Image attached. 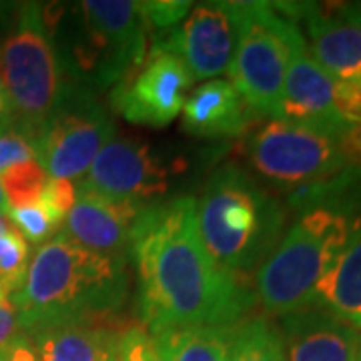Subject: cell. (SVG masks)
Segmentation results:
<instances>
[{"mask_svg": "<svg viewBox=\"0 0 361 361\" xmlns=\"http://www.w3.org/2000/svg\"><path fill=\"white\" fill-rule=\"evenodd\" d=\"M285 361H355L361 331L322 307L281 317Z\"/></svg>", "mask_w": 361, "mask_h": 361, "instance_id": "17", "label": "cell"}, {"mask_svg": "<svg viewBox=\"0 0 361 361\" xmlns=\"http://www.w3.org/2000/svg\"><path fill=\"white\" fill-rule=\"evenodd\" d=\"M307 32V49L317 65L361 104V2L273 4Z\"/></svg>", "mask_w": 361, "mask_h": 361, "instance_id": "11", "label": "cell"}, {"mask_svg": "<svg viewBox=\"0 0 361 361\" xmlns=\"http://www.w3.org/2000/svg\"><path fill=\"white\" fill-rule=\"evenodd\" d=\"M20 334H23V323L13 297L0 291V349L6 348Z\"/></svg>", "mask_w": 361, "mask_h": 361, "instance_id": "29", "label": "cell"}, {"mask_svg": "<svg viewBox=\"0 0 361 361\" xmlns=\"http://www.w3.org/2000/svg\"><path fill=\"white\" fill-rule=\"evenodd\" d=\"M127 259L85 249L65 231L42 243L13 295L23 334L49 323L116 315L129 297Z\"/></svg>", "mask_w": 361, "mask_h": 361, "instance_id": "2", "label": "cell"}, {"mask_svg": "<svg viewBox=\"0 0 361 361\" xmlns=\"http://www.w3.org/2000/svg\"><path fill=\"white\" fill-rule=\"evenodd\" d=\"M8 225H11V219L6 217V213H0V233L4 231Z\"/></svg>", "mask_w": 361, "mask_h": 361, "instance_id": "32", "label": "cell"}, {"mask_svg": "<svg viewBox=\"0 0 361 361\" xmlns=\"http://www.w3.org/2000/svg\"><path fill=\"white\" fill-rule=\"evenodd\" d=\"M30 247L13 223L0 233V291L13 297L25 283Z\"/></svg>", "mask_w": 361, "mask_h": 361, "instance_id": "22", "label": "cell"}, {"mask_svg": "<svg viewBox=\"0 0 361 361\" xmlns=\"http://www.w3.org/2000/svg\"><path fill=\"white\" fill-rule=\"evenodd\" d=\"M127 255L137 275L139 317L151 336L177 327H231L255 305L253 285L227 275L207 253L193 197L145 207Z\"/></svg>", "mask_w": 361, "mask_h": 361, "instance_id": "1", "label": "cell"}, {"mask_svg": "<svg viewBox=\"0 0 361 361\" xmlns=\"http://www.w3.org/2000/svg\"><path fill=\"white\" fill-rule=\"evenodd\" d=\"M130 323L116 315L40 325L26 331L40 361H121V337Z\"/></svg>", "mask_w": 361, "mask_h": 361, "instance_id": "16", "label": "cell"}, {"mask_svg": "<svg viewBox=\"0 0 361 361\" xmlns=\"http://www.w3.org/2000/svg\"><path fill=\"white\" fill-rule=\"evenodd\" d=\"M231 327H177L153 334L163 361H227Z\"/></svg>", "mask_w": 361, "mask_h": 361, "instance_id": "20", "label": "cell"}, {"mask_svg": "<svg viewBox=\"0 0 361 361\" xmlns=\"http://www.w3.org/2000/svg\"><path fill=\"white\" fill-rule=\"evenodd\" d=\"M6 217L16 227V231L25 237L26 243L32 245L40 247L63 231V225L52 217V213L40 201V197L32 203L6 209Z\"/></svg>", "mask_w": 361, "mask_h": 361, "instance_id": "24", "label": "cell"}, {"mask_svg": "<svg viewBox=\"0 0 361 361\" xmlns=\"http://www.w3.org/2000/svg\"><path fill=\"white\" fill-rule=\"evenodd\" d=\"M77 199V185L73 180L65 179H51L47 180V187L40 195V201L47 205V209L52 213V217L65 227L66 215L75 205Z\"/></svg>", "mask_w": 361, "mask_h": 361, "instance_id": "28", "label": "cell"}, {"mask_svg": "<svg viewBox=\"0 0 361 361\" xmlns=\"http://www.w3.org/2000/svg\"><path fill=\"white\" fill-rule=\"evenodd\" d=\"M180 113L183 129L199 139L241 137L259 118L227 78H213L191 90Z\"/></svg>", "mask_w": 361, "mask_h": 361, "instance_id": "18", "label": "cell"}, {"mask_svg": "<svg viewBox=\"0 0 361 361\" xmlns=\"http://www.w3.org/2000/svg\"><path fill=\"white\" fill-rule=\"evenodd\" d=\"M295 28V23L269 2H239V39L229 80L259 118H281Z\"/></svg>", "mask_w": 361, "mask_h": 361, "instance_id": "8", "label": "cell"}, {"mask_svg": "<svg viewBox=\"0 0 361 361\" xmlns=\"http://www.w3.org/2000/svg\"><path fill=\"white\" fill-rule=\"evenodd\" d=\"M0 80L8 123L37 142L66 82L42 4L23 2L13 11L0 44Z\"/></svg>", "mask_w": 361, "mask_h": 361, "instance_id": "6", "label": "cell"}, {"mask_svg": "<svg viewBox=\"0 0 361 361\" xmlns=\"http://www.w3.org/2000/svg\"><path fill=\"white\" fill-rule=\"evenodd\" d=\"M147 205L113 201L77 187V199L63 231L78 245L101 255L129 257L130 231Z\"/></svg>", "mask_w": 361, "mask_h": 361, "instance_id": "15", "label": "cell"}, {"mask_svg": "<svg viewBox=\"0 0 361 361\" xmlns=\"http://www.w3.org/2000/svg\"><path fill=\"white\" fill-rule=\"evenodd\" d=\"M357 215L336 209L299 213L253 277L255 299L267 315H289L307 307L313 291L341 253Z\"/></svg>", "mask_w": 361, "mask_h": 361, "instance_id": "5", "label": "cell"}, {"mask_svg": "<svg viewBox=\"0 0 361 361\" xmlns=\"http://www.w3.org/2000/svg\"><path fill=\"white\" fill-rule=\"evenodd\" d=\"M281 118L334 135H353L361 129V104L317 65L299 25L291 37Z\"/></svg>", "mask_w": 361, "mask_h": 361, "instance_id": "10", "label": "cell"}, {"mask_svg": "<svg viewBox=\"0 0 361 361\" xmlns=\"http://www.w3.org/2000/svg\"><path fill=\"white\" fill-rule=\"evenodd\" d=\"M357 137H360V149H361V129H360V133H357Z\"/></svg>", "mask_w": 361, "mask_h": 361, "instance_id": "35", "label": "cell"}, {"mask_svg": "<svg viewBox=\"0 0 361 361\" xmlns=\"http://www.w3.org/2000/svg\"><path fill=\"white\" fill-rule=\"evenodd\" d=\"M47 180L49 175L39 163V159L0 173V185L6 197V209L37 201L47 187Z\"/></svg>", "mask_w": 361, "mask_h": 361, "instance_id": "23", "label": "cell"}, {"mask_svg": "<svg viewBox=\"0 0 361 361\" xmlns=\"http://www.w3.org/2000/svg\"><path fill=\"white\" fill-rule=\"evenodd\" d=\"M193 2H180V0H155V2H141V13L149 35L165 32L171 28H177L180 20L187 18L191 13Z\"/></svg>", "mask_w": 361, "mask_h": 361, "instance_id": "26", "label": "cell"}, {"mask_svg": "<svg viewBox=\"0 0 361 361\" xmlns=\"http://www.w3.org/2000/svg\"><path fill=\"white\" fill-rule=\"evenodd\" d=\"M44 14L65 78L94 94L115 89L149 52L141 2L85 0Z\"/></svg>", "mask_w": 361, "mask_h": 361, "instance_id": "4", "label": "cell"}, {"mask_svg": "<svg viewBox=\"0 0 361 361\" xmlns=\"http://www.w3.org/2000/svg\"><path fill=\"white\" fill-rule=\"evenodd\" d=\"M115 137V123L99 97L66 78L63 94L44 121L37 157L51 179L80 180Z\"/></svg>", "mask_w": 361, "mask_h": 361, "instance_id": "9", "label": "cell"}, {"mask_svg": "<svg viewBox=\"0 0 361 361\" xmlns=\"http://www.w3.org/2000/svg\"><path fill=\"white\" fill-rule=\"evenodd\" d=\"M227 361H285L283 336L271 315H247L231 325Z\"/></svg>", "mask_w": 361, "mask_h": 361, "instance_id": "21", "label": "cell"}, {"mask_svg": "<svg viewBox=\"0 0 361 361\" xmlns=\"http://www.w3.org/2000/svg\"><path fill=\"white\" fill-rule=\"evenodd\" d=\"M357 133L334 135L269 118L249 135L247 159L267 183L289 193L361 165Z\"/></svg>", "mask_w": 361, "mask_h": 361, "instance_id": "7", "label": "cell"}, {"mask_svg": "<svg viewBox=\"0 0 361 361\" xmlns=\"http://www.w3.org/2000/svg\"><path fill=\"white\" fill-rule=\"evenodd\" d=\"M360 331H361V325H360Z\"/></svg>", "mask_w": 361, "mask_h": 361, "instance_id": "36", "label": "cell"}, {"mask_svg": "<svg viewBox=\"0 0 361 361\" xmlns=\"http://www.w3.org/2000/svg\"><path fill=\"white\" fill-rule=\"evenodd\" d=\"M197 207V227L207 253L227 275L251 283L281 241L287 211L243 167L229 163L205 180Z\"/></svg>", "mask_w": 361, "mask_h": 361, "instance_id": "3", "label": "cell"}, {"mask_svg": "<svg viewBox=\"0 0 361 361\" xmlns=\"http://www.w3.org/2000/svg\"><path fill=\"white\" fill-rule=\"evenodd\" d=\"M310 305L341 317L360 329L361 325V213L353 223L341 253L313 291Z\"/></svg>", "mask_w": 361, "mask_h": 361, "instance_id": "19", "label": "cell"}, {"mask_svg": "<svg viewBox=\"0 0 361 361\" xmlns=\"http://www.w3.org/2000/svg\"><path fill=\"white\" fill-rule=\"evenodd\" d=\"M0 361H40V357L28 336L20 334L6 348L0 349Z\"/></svg>", "mask_w": 361, "mask_h": 361, "instance_id": "30", "label": "cell"}, {"mask_svg": "<svg viewBox=\"0 0 361 361\" xmlns=\"http://www.w3.org/2000/svg\"><path fill=\"white\" fill-rule=\"evenodd\" d=\"M0 213H6V197L2 191V185H0Z\"/></svg>", "mask_w": 361, "mask_h": 361, "instance_id": "33", "label": "cell"}, {"mask_svg": "<svg viewBox=\"0 0 361 361\" xmlns=\"http://www.w3.org/2000/svg\"><path fill=\"white\" fill-rule=\"evenodd\" d=\"M8 121V101H6V92L2 87V80H0V123Z\"/></svg>", "mask_w": 361, "mask_h": 361, "instance_id": "31", "label": "cell"}, {"mask_svg": "<svg viewBox=\"0 0 361 361\" xmlns=\"http://www.w3.org/2000/svg\"><path fill=\"white\" fill-rule=\"evenodd\" d=\"M35 159H39L37 142L13 123H0V173Z\"/></svg>", "mask_w": 361, "mask_h": 361, "instance_id": "25", "label": "cell"}, {"mask_svg": "<svg viewBox=\"0 0 361 361\" xmlns=\"http://www.w3.org/2000/svg\"><path fill=\"white\" fill-rule=\"evenodd\" d=\"M355 361H361V337H360V348H357V355H355Z\"/></svg>", "mask_w": 361, "mask_h": 361, "instance_id": "34", "label": "cell"}, {"mask_svg": "<svg viewBox=\"0 0 361 361\" xmlns=\"http://www.w3.org/2000/svg\"><path fill=\"white\" fill-rule=\"evenodd\" d=\"M175 169L147 142L113 137L77 187L135 205H153L169 191Z\"/></svg>", "mask_w": 361, "mask_h": 361, "instance_id": "14", "label": "cell"}, {"mask_svg": "<svg viewBox=\"0 0 361 361\" xmlns=\"http://www.w3.org/2000/svg\"><path fill=\"white\" fill-rule=\"evenodd\" d=\"M193 82L177 54L149 49L141 66L111 90V104L133 125L167 127L180 115Z\"/></svg>", "mask_w": 361, "mask_h": 361, "instance_id": "13", "label": "cell"}, {"mask_svg": "<svg viewBox=\"0 0 361 361\" xmlns=\"http://www.w3.org/2000/svg\"><path fill=\"white\" fill-rule=\"evenodd\" d=\"M239 39V2H199L179 28L153 35L149 49L177 54L193 80H213L231 71Z\"/></svg>", "mask_w": 361, "mask_h": 361, "instance_id": "12", "label": "cell"}, {"mask_svg": "<svg viewBox=\"0 0 361 361\" xmlns=\"http://www.w3.org/2000/svg\"><path fill=\"white\" fill-rule=\"evenodd\" d=\"M118 355L121 361H163L151 334L142 325H135V323H130L121 337Z\"/></svg>", "mask_w": 361, "mask_h": 361, "instance_id": "27", "label": "cell"}]
</instances>
